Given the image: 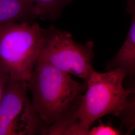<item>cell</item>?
Returning <instances> with one entry per match:
<instances>
[{
  "label": "cell",
  "mask_w": 135,
  "mask_h": 135,
  "mask_svg": "<svg viewBox=\"0 0 135 135\" xmlns=\"http://www.w3.org/2000/svg\"><path fill=\"white\" fill-rule=\"evenodd\" d=\"M32 95V105L45 124L54 123L77 115L82 93L87 85L38 58L27 82Z\"/></svg>",
  "instance_id": "1"
},
{
  "label": "cell",
  "mask_w": 135,
  "mask_h": 135,
  "mask_svg": "<svg viewBox=\"0 0 135 135\" xmlns=\"http://www.w3.org/2000/svg\"><path fill=\"white\" fill-rule=\"evenodd\" d=\"M126 77L125 73L118 68L105 73L92 71L77 112L80 135H88L93 123L103 116L120 115L130 94L123 85Z\"/></svg>",
  "instance_id": "2"
},
{
  "label": "cell",
  "mask_w": 135,
  "mask_h": 135,
  "mask_svg": "<svg viewBox=\"0 0 135 135\" xmlns=\"http://www.w3.org/2000/svg\"><path fill=\"white\" fill-rule=\"evenodd\" d=\"M42 38L43 28L34 21L0 26V69L9 79L29 80L39 58Z\"/></svg>",
  "instance_id": "3"
},
{
  "label": "cell",
  "mask_w": 135,
  "mask_h": 135,
  "mask_svg": "<svg viewBox=\"0 0 135 135\" xmlns=\"http://www.w3.org/2000/svg\"><path fill=\"white\" fill-rule=\"evenodd\" d=\"M94 44L92 41L78 43L70 33L51 26L43 29V38L39 58L52 66L86 83L94 70L92 61Z\"/></svg>",
  "instance_id": "4"
},
{
  "label": "cell",
  "mask_w": 135,
  "mask_h": 135,
  "mask_svg": "<svg viewBox=\"0 0 135 135\" xmlns=\"http://www.w3.org/2000/svg\"><path fill=\"white\" fill-rule=\"evenodd\" d=\"M25 81L9 79L0 102V135L43 134L47 128L28 96Z\"/></svg>",
  "instance_id": "5"
},
{
  "label": "cell",
  "mask_w": 135,
  "mask_h": 135,
  "mask_svg": "<svg viewBox=\"0 0 135 135\" xmlns=\"http://www.w3.org/2000/svg\"><path fill=\"white\" fill-rule=\"evenodd\" d=\"M127 11L131 17V24L127 37L116 56L106 64L109 70L118 68L128 78L135 75V3L127 5Z\"/></svg>",
  "instance_id": "6"
},
{
  "label": "cell",
  "mask_w": 135,
  "mask_h": 135,
  "mask_svg": "<svg viewBox=\"0 0 135 135\" xmlns=\"http://www.w3.org/2000/svg\"><path fill=\"white\" fill-rule=\"evenodd\" d=\"M41 19L39 9L30 0H0V26Z\"/></svg>",
  "instance_id": "7"
},
{
  "label": "cell",
  "mask_w": 135,
  "mask_h": 135,
  "mask_svg": "<svg viewBox=\"0 0 135 135\" xmlns=\"http://www.w3.org/2000/svg\"><path fill=\"white\" fill-rule=\"evenodd\" d=\"M126 82V88L129 90L130 94L127 99L125 108L119 118L122 128H125L126 135H129L135 129V75L128 78Z\"/></svg>",
  "instance_id": "8"
},
{
  "label": "cell",
  "mask_w": 135,
  "mask_h": 135,
  "mask_svg": "<svg viewBox=\"0 0 135 135\" xmlns=\"http://www.w3.org/2000/svg\"><path fill=\"white\" fill-rule=\"evenodd\" d=\"M39 9L41 19L55 21L61 16L63 9L75 0H30Z\"/></svg>",
  "instance_id": "9"
},
{
  "label": "cell",
  "mask_w": 135,
  "mask_h": 135,
  "mask_svg": "<svg viewBox=\"0 0 135 135\" xmlns=\"http://www.w3.org/2000/svg\"><path fill=\"white\" fill-rule=\"evenodd\" d=\"M120 130H117L111 126L106 125L103 124L91 128L88 135H122Z\"/></svg>",
  "instance_id": "10"
},
{
  "label": "cell",
  "mask_w": 135,
  "mask_h": 135,
  "mask_svg": "<svg viewBox=\"0 0 135 135\" xmlns=\"http://www.w3.org/2000/svg\"><path fill=\"white\" fill-rule=\"evenodd\" d=\"M9 79L8 76L0 69V102L4 95L6 85Z\"/></svg>",
  "instance_id": "11"
},
{
  "label": "cell",
  "mask_w": 135,
  "mask_h": 135,
  "mask_svg": "<svg viewBox=\"0 0 135 135\" xmlns=\"http://www.w3.org/2000/svg\"><path fill=\"white\" fill-rule=\"evenodd\" d=\"M127 4H130L135 2V0H127Z\"/></svg>",
  "instance_id": "12"
}]
</instances>
